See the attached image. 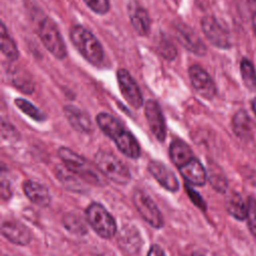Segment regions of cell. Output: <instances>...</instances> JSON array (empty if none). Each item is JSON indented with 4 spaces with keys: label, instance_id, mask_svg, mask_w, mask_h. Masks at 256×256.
<instances>
[{
    "label": "cell",
    "instance_id": "obj_26",
    "mask_svg": "<svg viewBox=\"0 0 256 256\" xmlns=\"http://www.w3.org/2000/svg\"><path fill=\"white\" fill-rule=\"evenodd\" d=\"M208 179L213 188L219 192H225L227 189V181L225 176L218 168H210L208 173Z\"/></svg>",
    "mask_w": 256,
    "mask_h": 256
},
{
    "label": "cell",
    "instance_id": "obj_27",
    "mask_svg": "<svg viewBox=\"0 0 256 256\" xmlns=\"http://www.w3.org/2000/svg\"><path fill=\"white\" fill-rule=\"evenodd\" d=\"M247 225L251 234L256 238V200L252 197L247 201Z\"/></svg>",
    "mask_w": 256,
    "mask_h": 256
},
{
    "label": "cell",
    "instance_id": "obj_19",
    "mask_svg": "<svg viewBox=\"0 0 256 256\" xmlns=\"http://www.w3.org/2000/svg\"><path fill=\"white\" fill-rule=\"evenodd\" d=\"M96 122L103 133L113 140L125 130L123 125L114 116L105 112L97 115Z\"/></svg>",
    "mask_w": 256,
    "mask_h": 256
},
{
    "label": "cell",
    "instance_id": "obj_33",
    "mask_svg": "<svg viewBox=\"0 0 256 256\" xmlns=\"http://www.w3.org/2000/svg\"><path fill=\"white\" fill-rule=\"evenodd\" d=\"M11 189H10V183L8 181H5L4 178L1 180V197L3 199H8L11 196Z\"/></svg>",
    "mask_w": 256,
    "mask_h": 256
},
{
    "label": "cell",
    "instance_id": "obj_34",
    "mask_svg": "<svg viewBox=\"0 0 256 256\" xmlns=\"http://www.w3.org/2000/svg\"><path fill=\"white\" fill-rule=\"evenodd\" d=\"M147 256H166V255L160 246L154 244L150 247Z\"/></svg>",
    "mask_w": 256,
    "mask_h": 256
},
{
    "label": "cell",
    "instance_id": "obj_13",
    "mask_svg": "<svg viewBox=\"0 0 256 256\" xmlns=\"http://www.w3.org/2000/svg\"><path fill=\"white\" fill-rule=\"evenodd\" d=\"M128 13L135 31L141 36H146L151 26V20L147 10L141 7L136 1H133L128 5Z\"/></svg>",
    "mask_w": 256,
    "mask_h": 256
},
{
    "label": "cell",
    "instance_id": "obj_12",
    "mask_svg": "<svg viewBox=\"0 0 256 256\" xmlns=\"http://www.w3.org/2000/svg\"><path fill=\"white\" fill-rule=\"evenodd\" d=\"M2 235L17 245H27L31 240L30 231L17 221H5L1 227Z\"/></svg>",
    "mask_w": 256,
    "mask_h": 256
},
{
    "label": "cell",
    "instance_id": "obj_3",
    "mask_svg": "<svg viewBox=\"0 0 256 256\" xmlns=\"http://www.w3.org/2000/svg\"><path fill=\"white\" fill-rule=\"evenodd\" d=\"M58 155L70 172L91 184L98 185L102 183V179L97 170L76 152L67 147H61L58 150Z\"/></svg>",
    "mask_w": 256,
    "mask_h": 256
},
{
    "label": "cell",
    "instance_id": "obj_15",
    "mask_svg": "<svg viewBox=\"0 0 256 256\" xmlns=\"http://www.w3.org/2000/svg\"><path fill=\"white\" fill-rule=\"evenodd\" d=\"M180 174L190 184L196 186H203L206 182L207 173L205 168L195 158H192L189 162L179 168Z\"/></svg>",
    "mask_w": 256,
    "mask_h": 256
},
{
    "label": "cell",
    "instance_id": "obj_18",
    "mask_svg": "<svg viewBox=\"0 0 256 256\" xmlns=\"http://www.w3.org/2000/svg\"><path fill=\"white\" fill-rule=\"evenodd\" d=\"M117 148L127 157L136 159L140 156L141 149L136 138L127 130H124L118 137L114 139Z\"/></svg>",
    "mask_w": 256,
    "mask_h": 256
},
{
    "label": "cell",
    "instance_id": "obj_28",
    "mask_svg": "<svg viewBox=\"0 0 256 256\" xmlns=\"http://www.w3.org/2000/svg\"><path fill=\"white\" fill-rule=\"evenodd\" d=\"M13 82L15 86H17L19 89H21L25 93L29 94L34 91V84L29 76H24L23 74L16 72L15 75L13 76Z\"/></svg>",
    "mask_w": 256,
    "mask_h": 256
},
{
    "label": "cell",
    "instance_id": "obj_23",
    "mask_svg": "<svg viewBox=\"0 0 256 256\" xmlns=\"http://www.w3.org/2000/svg\"><path fill=\"white\" fill-rule=\"evenodd\" d=\"M1 51L10 60H17L19 56L18 48L13 38L10 36L4 23L1 25Z\"/></svg>",
    "mask_w": 256,
    "mask_h": 256
},
{
    "label": "cell",
    "instance_id": "obj_6",
    "mask_svg": "<svg viewBox=\"0 0 256 256\" xmlns=\"http://www.w3.org/2000/svg\"><path fill=\"white\" fill-rule=\"evenodd\" d=\"M133 203L141 217L152 227L160 228L163 226V217L155 202L142 190H135Z\"/></svg>",
    "mask_w": 256,
    "mask_h": 256
},
{
    "label": "cell",
    "instance_id": "obj_14",
    "mask_svg": "<svg viewBox=\"0 0 256 256\" xmlns=\"http://www.w3.org/2000/svg\"><path fill=\"white\" fill-rule=\"evenodd\" d=\"M63 112L70 125L82 133H91L93 131L92 121L87 113L73 105H66Z\"/></svg>",
    "mask_w": 256,
    "mask_h": 256
},
{
    "label": "cell",
    "instance_id": "obj_21",
    "mask_svg": "<svg viewBox=\"0 0 256 256\" xmlns=\"http://www.w3.org/2000/svg\"><path fill=\"white\" fill-rule=\"evenodd\" d=\"M232 128L234 133L242 138L246 139L251 134L252 121L245 110H239L235 113L232 119Z\"/></svg>",
    "mask_w": 256,
    "mask_h": 256
},
{
    "label": "cell",
    "instance_id": "obj_11",
    "mask_svg": "<svg viewBox=\"0 0 256 256\" xmlns=\"http://www.w3.org/2000/svg\"><path fill=\"white\" fill-rule=\"evenodd\" d=\"M148 170L157 182L165 189L176 192L179 189V182L174 172L162 162L153 160L148 164Z\"/></svg>",
    "mask_w": 256,
    "mask_h": 256
},
{
    "label": "cell",
    "instance_id": "obj_22",
    "mask_svg": "<svg viewBox=\"0 0 256 256\" xmlns=\"http://www.w3.org/2000/svg\"><path fill=\"white\" fill-rule=\"evenodd\" d=\"M228 213L237 220H244L247 217V205L237 192L231 193L226 200Z\"/></svg>",
    "mask_w": 256,
    "mask_h": 256
},
{
    "label": "cell",
    "instance_id": "obj_7",
    "mask_svg": "<svg viewBox=\"0 0 256 256\" xmlns=\"http://www.w3.org/2000/svg\"><path fill=\"white\" fill-rule=\"evenodd\" d=\"M202 31L209 42L220 49L231 47L229 32L213 16H205L201 21Z\"/></svg>",
    "mask_w": 256,
    "mask_h": 256
},
{
    "label": "cell",
    "instance_id": "obj_4",
    "mask_svg": "<svg viewBox=\"0 0 256 256\" xmlns=\"http://www.w3.org/2000/svg\"><path fill=\"white\" fill-rule=\"evenodd\" d=\"M86 217L92 229L102 238H112L117 230L113 216L99 203H91L86 209Z\"/></svg>",
    "mask_w": 256,
    "mask_h": 256
},
{
    "label": "cell",
    "instance_id": "obj_9",
    "mask_svg": "<svg viewBox=\"0 0 256 256\" xmlns=\"http://www.w3.org/2000/svg\"><path fill=\"white\" fill-rule=\"evenodd\" d=\"M189 77L192 86L202 97L212 99L216 94L215 84L210 75L199 65H192L189 68Z\"/></svg>",
    "mask_w": 256,
    "mask_h": 256
},
{
    "label": "cell",
    "instance_id": "obj_1",
    "mask_svg": "<svg viewBox=\"0 0 256 256\" xmlns=\"http://www.w3.org/2000/svg\"><path fill=\"white\" fill-rule=\"evenodd\" d=\"M70 39L89 63L100 65L103 62L104 50L98 39L89 30L81 25H75L70 30Z\"/></svg>",
    "mask_w": 256,
    "mask_h": 256
},
{
    "label": "cell",
    "instance_id": "obj_36",
    "mask_svg": "<svg viewBox=\"0 0 256 256\" xmlns=\"http://www.w3.org/2000/svg\"><path fill=\"white\" fill-rule=\"evenodd\" d=\"M251 106H252V109H253V111H254V113H255V115H256V98H254V99L252 100Z\"/></svg>",
    "mask_w": 256,
    "mask_h": 256
},
{
    "label": "cell",
    "instance_id": "obj_31",
    "mask_svg": "<svg viewBox=\"0 0 256 256\" xmlns=\"http://www.w3.org/2000/svg\"><path fill=\"white\" fill-rule=\"evenodd\" d=\"M2 137L5 138L7 137L8 139H16L17 138V130L10 124V123H6L4 120H2Z\"/></svg>",
    "mask_w": 256,
    "mask_h": 256
},
{
    "label": "cell",
    "instance_id": "obj_2",
    "mask_svg": "<svg viewBox=\"0 0 256 256\" xmlns=\"http://www.w3.org/2000/svg\"><path fill=\"white\" fill-rule=\"evenodd\" d=\"M95 163L98 170L113 182L121 185L127 184L131 180L128 167L113 153L100 150L95 155Z\"/></svg>",
    "mask_w": 256,
    "mask_h": 256
},
{
    "label": "cell",
    "instance_id": "obj_20",
    "mask_svg": "<svg viewBox=\"0 0 256 256\" xmlns=\"http://www.w3.org/2000/svg\"><path fill=\"white\" fill-rule=\"evenodd\" d=\"M169 155L172 162L178 167H182L193 158V153L190 147L182 140H174L170 144Z\"/></svg>",
    "mask_w": 256,
    "mask_h": 256
},
{
    "label": "cell",
    "instance_id": "obj_16",
    "mask_svg": "<svg viewBox=\"0 0 256 256\" xmlns=\"http://www.w3.org/2000/svg\"><path fill=\"white\" fill-rule=\"evenodd\" d=\"M177 33H178V38L180 42L188 50H190L191 52L197 55L205 54L206 47L194 30H192L187 25L182 24L181 26H177Z\"/></svg>",
    "mask_w": 256,
    "mask_h": 256
},
{
    "label": "cell",
    "instance_id": "obj_32",
    "mask_svg": "<svg viewBox=\"0 0 256 256\" xmlns=\"http://www.w3.org/2000/svg\"><path fill=\"white\" fill-rule=\"evenodd\" d=\"M63 220H64V223H73V225L67 226V228H68L69 230H71V231H80V232H81V231H82L81 228L84 229V227H83L81 221L79 222V221L75 220V217H65V219H63ZM84 230H85V229H84Z\"/></svg>",
    "mask_w": 256,
    "mask_h": 256
},
{
    "label": "cell",
    "instance_id": "obj_35",
    "mask_svg": "<svg viewBox=\"0 0 256 256\" xmlns=\"http://www.w3.org/2000/svg\"><path fill=\"white\" fill-rule=\"evenodd\" d=\"M252 26H253V30H254V33L256 35V12L253 14L252 16Z\"/></svg>",
    "mask_w": 256,
    "mask_h": 256
},
{
    "label": "cell",
    "instance_id": "obj_17",
    "mask_svg": "<svg viewBox=\"0 0 256 256\" xmlns=\"http://www.w3.org/2000/svg\"><path fill=\"white\" fill-rule=\"evenodd\" d=\"M23 190L29 200L38 206L47 207L51 202L49 190L38 182L32 180L25 181L23 183Z\"/></svg>",
    "mask_w": 256,
    "mask_h": 256
},
{
    "label": "cell",
    "instance_id": "obj_5",
    "mask_svg": "<svg viewBox=\"0 0 256 256\" xmlns=\"http://www.w3.org/2000/svg\"><path fill=\"white\" fill-rule=\"evenodd\" d=\"M39 37L46 49L56 58L62 60L67 55V49L62 35L51 18L43 19L39 24Z\"/></svg>",
    "mask_w": 256,
    "mask_h": 256
},
{
    "label": "cell",
    "instance_id": "obj_29",
    "mask_svg": "<svg viewBox=\"0 0 256 256\" xmlns=\"http://www.w3.org/2000/svg\"><path fill=\"white\" fill-rule=\"evenodd\" d=\"M87 6L98 14H105L109 11V0H84Z\"/></svg>",
    "mask_w": 256,
    "mask_h": 256
},
{
    "label": "cell",
    "instance_id": "obj_8",
    "mask_svg": "<svg viewBox=\"0 0 256 256\" xmlns=\"http://www.w3.org/2000/svg\"><path fill=\"white\" fill-rule=\"evenodd\" d=\"M117 81L125 100L132 107L140 108L143 105V97L137 83L130 73L125 69H119L117 71Z\"/></svg>",
    "mask_w": 256,
    "mask_h": 256
},
{
    "label": "cell",
    "instance_id": "obj_30",
    "mask_svg": "<svg viewBox=\"0 0 256 256\" xmlns=\"http://www.w3.org/2000/svg\"><path fill=\"white\" fill-rule=\"evenodd\" d=\"M185 188H186V190H187V193H188L189 197L191 198V201H192L198 208H200V209H202V210H205V209H206V203L204 202V200L202 199V197H201L195 190H193L191 187H189L188 184H186Z\"/></svg>",
    "mask_w": 256,
    "mask_h": 256
},
{
    "label": "cell",
    "instance_id": "obj_37",
    "mask_svg": "<svg viewBox=\"0 0 256 256\" xmlns=\"http://www.w3.org/2000/svg\"><path fill=\"white\" fill-rule=\"evenodd\" d=\"M192 256H204V255L199 252H194V253H192Z\"/></svg>",
    "mask_w": 256,
    "mask_h": 256
},
{
    "label": "cell",
    "instance_id": "obj_24",
    "mask_svg": "<svg viewBox=\"0 0 256 256\" xmlns=\"http://www.w3.org/2000/svg\"><path fill=\"white\" fill-rule=\"evenodd\" d=\"M240 72L244 85L251 91L256 90V72L253 64L246 58L240 63Z\"/></svg>",
    "mask_w": 256,
    "mask_h": 256
},
{
    "label": "cell",
    "instance_id": "obj_10",
    "mask_svg": "<svg viewBox=\"0 0 256 256\" xmlns=\"http://www.w3.org/2000/svg\"><path fill=\"white\" fill-rule=\"evenodd\" d=\"M145 115L150 130L158 141L163 142L166 137V127L163 114L158 103L152 99L145 102Z\"/></svg>",
    "mask_w": 256,
    "mask_h": 256
},
{
    "label": "cell",
    "instance_id": "obj_38",
    "mask_svg": "<svg viewBox=\"0 0 256 256\" xmlns=\"http://www.w3.org/2000/svg\"><path fill=\"white\" fill-rule=\"evenodd\" d=\"M249 3H251V4H255L256 3V0H247Z\"/></svg>",
    "mask_w": 256,
    "mask_h": 256
},
{
    "label": "cell",
    "instance_id": "obj_25",
    "mask_svg": "<svg viewBox=\"0 0 256 256\" xmlns=\"http://www.w3.org/2000/svg\"><path fill=\"white\" fill-rule=\"evenodd\" d=\"M15 105L27 116L32 118L35 121H44L46 119V115L39 110L35 105L27 101L26 99L23 98H16L14 101Z\"/></svg>",
    "mask_w": 256,
    "mask_h": 256
}]
</instances>
